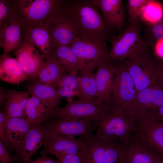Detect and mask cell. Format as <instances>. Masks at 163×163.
<instances>
[{"label": "cell", "instance_id": "obj_1", "mask_svg": "<svg viewBox=\"0 0 163 163\" xmlns=\"http://www.w3.org/2000/svg\"><path fill=\"white\" fill-rule=\"evenodd\" d=\"M60 8L70 19L77 37L107 42L109 27L92 0H64Z\"/></svg>", "mask_w": 163, "mask_h": 163}, {"label": "cell", "instance_id": "obj_2", "mask_svg": "<svg viewBox=\"0 0 163 163\" xmlns=\"http://www.w3.org/2000/svg\"><path fill=\"white\" fill-rule=\"evenodd\" d=\"M150 46L148 45L124 61L138 92L153 85L158 80L159 61L150 52Z\"/></svg>", "mask_w": 163, "mask_h": 163}, {"label": "cell", "instance_id": "obj_3", "mask_svg": "<svg viewBox=\"0 0 163 163\" xmlns=\"http://www.w3.org/2000/svg\"><path fill=\"white\" fill-rule=\"evenodd\" d=\"M140 18L119 35L111 37V47L106 62L124 61L149 45L141 36Z\"/></svg>", "mask_w": 163, "mask_h": 163}, {"label": "cell", "instance_id": "obj_4", "mask_svg": "<svg viewBox=\"0 0 163 163\" xmlns=\"http://www.w3.org/2000/svg\"><path fill=\"white\" fill-rule=\"evenodd\" d=\"M115 70L111 104L131 115L132 106L138 92L134 81L128 72L124 61L112 62Z\"/></svg>", "mask_w": 163, "mask_h": 163}, {"label": "cell", "instance_id": "obj_5", "mask_svg": "<svg viewBox=\"0 0 163 163\" xmlns=\"http://www.w3.org/2000/svg\"><path fill=\"white\" fill-rule=\"evenodd\" d=\"M64 0H17L22 29L38 27L48 21Z\"/></svg>", "mask_w": 163, "mask_h": 163}, {"label": "cell", "instance_id": "obj_6", "mask_svg": "<svg viewBox=\"0 0 163 163\" xmlns=\"http://www.w3.org/2000/svg\"><path fill=\"white\" fill-rule=\"evenodd\" d=\"M113 110L111 104L84 101L80 99L69 101L64 106L52 110L50 118L70 117L92 121L101 119Z\"/></svg>", "mask_w": 163, "mask_h": 163}, {"label": "cell", "instance_id": "obj_7", "mask_svg": "<svg viewBox=\"0 0 163 163\" xmlns=\"http://www.w3.org/2000/svg\"><path fill=\"white\" fill-rule=\"evenodd\" d=\"M43 124L51 133L71 138L80 136L88 139L95 131L92 121L85 119L51 117Z\"/></svg>", "mask_w": 163, "mask_h": 163}, {"label": "cell", "instance_id": "obj_8", "mask_svg": "<svg viewBox=\"0 0 163 163\" xmlns=\"http://www.w3.org/2000/svg\"><path fill=\"white\" fill-rule=\"evenodd\" d=\"M85 147L80 154L84 163H119L120 150L114 142L95 138L84 139Z\"/></svg>", "mask_w": 163, "mask_h": 163}, {"label": "cell", "instance_id": "obj_9", "mask_svg": "<svg viewBox=\"0 0 163 163\" xmlns=\"http://www.w3.org/2000/svg\"><path fill=\"white\" fill-rule=\"evenodd\" d=\"M76 54L83 68H97L106 62L109 50L106 43L77 37L68 45Z\"/></svg>", "mask_w": 163, "mask_h": 163}, {"label": "cell", "instance_id": "obj_10", "mask_svg": "<svg viewBox=\"0 0 163 163\" xmlns=\"http://www.w3.org/2000/svg\"><path fill=\"white\" fill-rule=\"evenodd\" d=\"M163 104V88L158 80L153 85L138 93L131 108V116L152 118Z\"/></svg>", "mask_w": 163, "mask_h": 163}, {"label": "cell", "instance_id": "obj_11", "mask_svg": "<svg viewBox=\"0 0 163 163\" xmlns=\"http://www.w3.org/2000/svg\"><path fill=\"white\" fill-rule=\"evenodd\" d=\"M127 114L119 109L112 111L101 119L92 121L96 131L95 138L117 142L125 135Z\"/></svg>", "mask_w": 163, "mask_h": 163}, {"label": "cell", "instance_id": "obj_12", "mask_svg": "<svg viewBox=\"0 0 163 163\" xmlns=\"http://www.w3.org/2000/svg\"><path fill=\"white\" fill-rule=\"evenodd\" d=\"M14 54L28 80L31 82L35 81L45 61V55L40 53L32 43L24 38L21 46Z\"/></svg>", "mask_w": 163, "mask_h": 163}, {"label": "cell", "instance_id": "obj_13", "mask_svg": "<svg viewBox=\"0 0 163 163\" xmlns=\"http://www.w3.org/2000/svg\"><path fill=\"white\" fill-rule=\"evenodd\" d=\"M50 132L48 140L39 152L41 156L51 154L57 158L66 155L80 154L85 149V142L82 138L76 139Z\"/></svg>", "mask_w": 163, "mask_h": 163}, {"label": "cell", "instance_id": "obj_14", "mask_svg": "<svg viewBox=\"0 0 163 163\" xmlns=\"http://www.w3.org/2000/svg\"><path fill=\"white\" fill-rule=\"evenodd\" d=\"M50 133L43 124L31 127L24 140L15 149L14 157L25 163L48 140Z\"/></svg>", "mask_w": 163, "mask_h": 163}, {"label": "cell", "instance_id": "obj_15", "mask_svg": "<svg viewBox=\"0 0 163 163\" xmlns=\"http://www.w3.org/2000/svg\"><path fill=\"white\" fill-rule=\"evenodd\" d=\"M61 6L50 19L53 48L68 46L77 37L70 19L61 11Z\"/></svg>", "mask_w": 163, "mask_h": 163}, {"label": "cell", "instance_id": "obj_16", "mask_svg": "<svg viewBox=\"0 0 163 163\" xmlns=\"http://www.w3.org/2000/svg\"><path fill=\"white\" fill-rule=\"evenodd\" d=\"M97 102L111 104L112 93L116 77L115 68L112 62L99 65L95 73Z\"/></svg>", "mask_w": 163, "mask_h": 163}, {"label": "cell", "instance_id": "obj_17", "mask_svg": "<svg viewBox=\"0 0 163 163\" xmlns=\"http://www.w3.org/2000/svg\"><path fill=\"white\" fill-rule=\"evenodd\" d=\"M98 7L109 27L122 30L126 19L125 8L122 0H92Z\"/></svg>", "mask_w": 163, "mask_h": 163}, {"label": "cell", "instance_id": "obj_18", "mask_svg": "<svg viewBox=\"0 0 163 163\" xmlns=\"http://www.w3.org/2000/svg\"><path fill=\"white\" fill-rule=\"evenodd\" d=\"M95 68L91 66L84 68L77 73L76 95L82 101L97 102V90Z\"/></svg>", "mask_w": 163, "mask_h": 163}, {"label": "cell", "instance_id": "obj_19", "mask_svg": "<svg viewBox=\"0 0 163 163\" xmlns=\"http://www.w3.org/2000/svg\"><path fill=\"white\" fill-rule=\"evenodd\" d=\"M22 36L32 43L42 54H49L53 47L50 20L41 25L22 29Z\"/></svg>", "mask_w": 163, "mask_h": 163}, {"label": "cell", "instance_id": "obj_20", "mask_svg": "<svg viewBox=\"0 0 163 163\" xmlns=\"http://www.w3.org/2000/svg\"><path fill=\"white\" fill-rule=\"evenodd\" d=\"M5 90V113L10 118H25L26 107L30 97L29 93L27 91H19L9 88Z\"/></svg>", "mask_w": 163, "mask_h": 163}, {"label": "cell", "instance_id": "obj_21", "mask_svg": "<svg viewBox=\"0 0 163 163\" xmlns=\"http://www.w3.org/2000/svg\"><path fill=\"white\" fill-rule=\"evenodd\" d=\"M0 79L2 81L18 85L28 80L16 58L3 54L0 56Z\"/></svg>", "mask_w": 163, "mask_h": 163}, {"label": "cell", "instance_id": "obj_22", "mask_svg": "<svg viewBox=\"0 0 163 163\" xmlns=\"http://www.w3.org/2000/svg\"><path fill=\"white\" fill-rule=\"evenodd\" d=\"M26 89L31 96L46 103L52 110L60 107L62 97L54 86L35 81L28 83Z\"/></svg>", "mask_w": 163, "mask_h": 163}, {"label": "cell", "instance_id": "obj_23", "mask_svg": "<svg viewBox=\"0 0 163 163\" xmlns=\"http://www.w3.org/2000/svg\"><path fill=\"white\" fill-rule=\"evenodd\" d=\"M30 128L25 118H10L5 132V142L15 150L24 140Z\"/></svg>", "mask_w": 163, "mask_h": 163}, {"label": "cell", "instance_id": "obj_24", "mask_svg": "<svg viewBox=\"0 0 163 163\" xmlns=\"http://www.w3.org/2000/svg\"><path fill=\"white\" fill-rule=\"evenodd\" d=\"M22 30L21 20H15L0 33V46L2 48L3 54L8 55L19 47L23 39Z\"/></svg>", "mask_w": 163, "mask_h": 163}, {"label": "cell", "instance_id": "obj_25", "mask_svg": "<svg viewBox=\"0 0 163 163\" xmlns=\"http://www.w3.org/2000/svg\"><path fill=\"white\" fill-rule=\"evenodd\" d=\"M49 55L59 62L70 74L76 75L83 69L76 54L68 46H54Z\"/></svg>", "mask_w": 163, "mask_h": 163}, {"label": "cell", "instance_id": "obj_26", "mask_svg": "<svg viewBox=\"0 0 163 163\" xmlns=\"http://www.w3.org/2000/svg\"><path fill=\"white\" fill-rule=\"evenodd\" d=\"M52 110L48 104L35 97L31 96L26 107L25 119L31 127L43 124L49 118Z\"/></svg>", "mask_w": 163, "mask_h": 163}, {"label": "cell", "instance_id": "obj_27", "mask_svg": "<svg viewBox=\"0 0 163 163\" xmlns=\"http://www.w3.org/2000/svg\"><path fill=\"white\" fill-rule=\"evenodd\" d=\"M45 56V61L35 81L55 87L60 78L68 72L59 62L49 55Z\"/></svg>", "mask_w": 163, "mask_h": 163}, {"label": "cell", "instance_id": "obj_28", "mask_svg": "<svg viewBox=\"0 0 163 163\" xmlns=\"http://www.w3.org/2000/svg\"><path fill=\"white\" fill-rule=\"evenodd\" d=\"M20 20L17 0H0V33L13 21Z\"/></svg>", "mask_w": 163, "mask_h": 163}, {"label": "cell", "instance_id": "obj_29", "mask_svg": "<svg viewBox=\"0 0 163 163\" xmlns=\"http://www.w3.org/2000/svg\"><path fill=\"white\" fill-rule=\"evenodd\" d=\"M158 153L149 154L139 152L128 155L121 152L120 154L119 163H154Z\"/></svg>", "mask_w": 163, "mask_h": 163}, {"label": "cell", "instance_id": "obj_30", "mask_svg": "<svg viewBox=\"0 0 163 163\" xmlns=\"http://www.w3.org/2000/svg\"><path fill=\"white\" fill-rule=\"evenodd\" d=\"M152 2L150 0H128L126 8L130 24L140 18L144 8Z\"/></svg>", "mask_w": 163, "mask_h": 163}, {"label": "cell", "instance_id": "obj_31", "mask_svg": "<svg viewBox=\"0 0 163 163\" xmlns=\"http://www.w3.org/2000/svg\"><path fill=\"white\" fill-rule=\"evenodd\" d=\"M152 120V138L158 152L163 157V123Z\"/></svg>", "mask_w": 163, "mask_h": 163}, {"label": "cell", "instance_id": "obj_32", "mask_svg": "<svg viewBox=\"0 0 163 163\" xmlns=\"http://www.w3.org/2000/svg\"><path fill=\"white\" fill-rule=\"evenodd\" d=\"M148 40L146 41L150 45L152 41L163 39V25L161 20L156 22L149 23L147 29Z\"/></svg>", "mask_w": 163, "mask_h": 163}, {"label": "cell", "instance_id": "obj_33", "mask_svg": "<svg viewBox=\"0 0 163 163\" xmlns=\"http://www.w3.org/2000/svg\"><path fill=\"white\" fill-rule=\"evenodd\" d=\"M77 77L76 75L68 73L63 75L59 79L55 87L57 89H64L72 90L77 87Z\"/></svg>", "mask_w": 163, "mask_h": 163}, {"label": "cell", "instance_id": "obj_34", "mask_svg": "<svg viewBox=\"0 0 163 163\" xmlns=\"http://www.w3.org/2000/svg\"><path fill=\"white\" fill-rule=\"evenodd\" d=\"M16 158L12 156L5 145L0 141V162L1 163H12Z\"/></svg>", "mask_w": 163, "mask_h": 163}, {"label": "cell", "instance_id": "obj_35", "mask_svg": "<svg viewBox=\"0 0 163 163\" xmlns=\"http://www.w3.org/2000/svg\"><path fill=\"white\" fill-rule=\"evenodd\" d=\"M10 118L5 113L0 111V141H5V132Z\"/></svg>", "mask_w": 163, "mask_h": 163}, {"label": "cell", "instance_id": "obj_36", "mask_svg": "<svg viewBox=\"0 0 163 163\" xmlns=\"http://www.w3.org/2000/svg\"><path fill=\"white\" fill-rule=\"evenodd\" d=\"M57 158L60 163H84L80 154L66 155Z\"/></svg>", "mask_w": 163, "mask_h": 163}, {"label": "cell", "instance_id": "obj_37", "mask_svg": "<svg viewBox=\"0 0 163 163\" xmlns=\"http://www.w3.org/2000/svg\"><path fill=\"white\" fill-rule=\"evenodd\" d=\"M25 163H60V162L58 159L56 160L47 155H44L34 159H30Z\"/></svg>", "mask_w": 163, "mask_h": 163}, {"label": "cell", "instance_id": "obj_38", "mask_svg": "<svg viewBox=\"0 0 163 163\" xmlns=\"http://www.w3.org/2000/svg\"><path fill=\"white\" fill-rule=\"evenodd\" d=\"M155 52L157 56L163 59V39L157 41Z\"/></svg>", "mask_w": 163, "mask_h": 163}, {"label": "cell", "instance_id": "obj_39", "mask_svg": "<svg viewBox=\"0 0 163 163\" xmlns=\"http://www.w3.org/2000/svg\"><path fill=\"white\" fill-rule=\"evenodd\" d=\"M152 119L163 123V104L158 109Z\"/></svg>", "mask_w": 163, "mask_h": 163}, {"label": "cell", "instance_id": "obj_40", "mask_svg": "<svg viewBox=\"0 0 163 163\" xmlns=\"http://www.w3.org/2000/svg\"><path fill=\"white\" fill-rule=\"evenodd\" d=\"M158 73V81L163 88V60L159 61Z\"/></svg>", "mask_w": 163, "mask_h": 163}, {"label": "cell", "instance_id": "obj_41", "mask_svg": "<svg viewBox=\"0 0 163 163\" xmlns=\"http://www.w3.org/2000/svg\"><path fill=\"white\" fill-rule=\"evenodd\" d=\"M0 104L2 106L4 104H5L6 97V92L5 90L2 87H0Z\"/></svg>", "mask_w": 163, "mask_h": 163}, {"label": "cell", "instance_id": "obj_42", "mask_svg": "<svg viewBox=\"0 0 163 163\" xmlns=\"http://www.w3.org/2000/svg\"><path fill=\"white\" fill-rule=\"evenodd\" d=\"M154 163H163V157L158 154Z\"/></svg>", "mask_w": 163, "mask_h": 163}, {"label": "cell", "instance_id": "obj_43", "mask_svg": "<svg viewBox=\"0 0 163 163\" xmlns=\"http://www.w3.org/2000/svg\"><path fill=\"white\" fill-rule=\"evenodd\" d=\"M161 21L163 25V16L161 19Z\"/></svg>", "mask_w": 163, "mask_h": 163}]
</instances>
